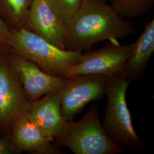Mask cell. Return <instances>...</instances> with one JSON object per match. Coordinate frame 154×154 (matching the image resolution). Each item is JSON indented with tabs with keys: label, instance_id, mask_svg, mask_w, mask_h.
I'll return each instance as SVG.
<instances>
[{
	"label": "cell",
	"instance_id": "obj_1",
	"mask_svg": "<svg viewBox=\"0 0 154 154\" xmlns=\"http://www.w3.org/2000/svg\"><path fill=\"white\" fill-rule=\"evenodd\" d=\"M66 25L64 47L72 51L88 50L100 41H117L137 32L132 22L125 20L110 5L99 0L83 1Z\"/></svg>",
	"mask_w": 154,
	"mask_h": 154
},
{
	"label": "cell",
	"instance_id": "obj_2",
	"mask_svg": "<svg viewBox=\"0 0 154 154\" xmlns=\"http://www.w3.org/2000/svg\"><path fill=\"white\" fill-rule=\"evenodd\" d=\"M4 42L16 54L57 77H66L69 68L79 63L82 58V52L61 49L24 29L9 28Z\"/></svg>",
	"mask_w": 154,
	"mask_h": 154
},
{
	"label": "cell",
	"instance_id": "obj_3",
	"mask_svg": "<svg viewBox=\"0 0 154 154\" xmlns=\"http://www.w3.org/2000/svg\"><path fill=\"white\" fill-rule=\"evenodd\" d=\"M130 84L124 73L107 78L105 94L108 102L102 125L107 136L119 147L144 149L127 105V90Z\"/></svg>",
	"mask_w": 154,
	"mask_h": 154
},
{
	"label": "cell",
	"instance_id": "obj_4",
	"mask_svg": "<svg viewBox=\"0 0 154 154\" xmlns=\"http://www.w3.org/2000/svg\"><path fill=\"white\" fill-rule=\"evenodd\" d=\"M54 143L65 146L75 154H117L125 151L106 134L95 103L79 121L68 122Z\"/></svg>",
	"mask_w": 154,
	"mask_h": 154
},
{
	"label": "cell",
	"instance_id": "obj_5",
	"mask_svg": "<svg viewBox=\"0 0 154 154\" xmlns=\"http://www.w3.org/2000/svg\"><path fill=\"white\" fill-rule=\"evenodd\" d=\"M108 77L100 74H78L65 77L58 92L61 113L66 121H73L85 106L99 100L105 95Z\"/></svg>",
	"mask_w": 154,
	"mask_h": 154
},
{
	"label": "cell",
	"instance_id": "obj_6",
	"mask_svg": "<svg viewBox=\"0 0 154 154\" xmlns=\"http://www.w3.org/2000/svg\"><path fill=\"white\" fill-rule=\"evenodd\" d=\"M29 101L6 54L0 61V137L7 136L11 125L26 110Z\"/></svg>",
	"mask_w": 154,
	"mask_h": 154
},
{
	"label": "cell",
	"instance_id": "obj_7",
	"mask_svg": "<svg viewBox=\"0 0 154 154\" xmlns=\"http://www.w3.org/2000/svg\"><path fill=\"white\" fill-rule=\"evenodd\" d=\"M134 46V43L121 45L118 41H110L103 48L83 54L81 62L69 68L66 77L100 74L109 78L123 74Z\"/></svg>",
	"mask_w": 154,
	"mask_h": 154
},
{
	"label": "cell",
	"instance_id": "obj_8",
	"mask_svg": "<svg viewBox=\"0 0 154 154\" xmlns=\"http://www.w3.org/2000/svg\"><path fill=\"white\" fill-rule=\"evenodd\" d=\"M6 57L16 72L29 102L37 100L48 94L58 93L62 88L65 77L45 72L35 63L17 54L11 48Z\"/></svg>",
	"mask_w": 154,
	"mask_h": 154
},
{
	"label": "cell",
	"instance_id": "obj_9",
	"mask_svg": "<svg viewBox=\"0 0 154 154\" xmlns=\"http://www.w3.org/2000/svg\"><path fill=\"white\" fill-rule=\"evenodd\" d=\"M28 30L62 50L67 25L51 10L46 0H33L28 17Z\"/></svg>",
	"mask_w": 154,
	"mask_h": 154
},
{
	"label": "cell",
	"instance_id": "obj_10",
	"mask_svg": "<svg viewBox=\"0 0 154 154\" xmlns=\"http://www.w3.org/2000/svg\"><path fill=\"white\" fill-rule=\"evenodd\" d=\"M23 152L35 154H63L60 146L22 113L11 125L8 134Z\"/></svg>",
	"mask_w": 154,
	"mask_h": 154
},
{
	"label": "cell",
	"instance_id": "obj_11",
	"mask_svg": "<svg viewBox=\"0 0 154 154\" xmlns=\"http://www.w3.org/2000/svg\"><path fill=\"white\" fill-rule=\"evenodd\" d=\"M23 113L54 142L68 122L61 113L58 93L48 94L37 100L29 102Z\"/></svg>",
	"mask_w": 154,
	"mask_h": 154
},
{
	"label": "cell",
	"instance_id": "obj_12",
	"mask_svg": "<svg viewBox=\"0 0 154 154\" xmlns=\"http://www.w3.org/2000/svg\"><path fill=\"white\" fill-rule=\"evenodd\" d=\"M154 51V20L147 22L143 32L134 42L132 52L127 60L124 74L129 82L143 78L144 72Z\"/></svg>",
	"mask_w": 154,
	"mask_h": 154
},
{
	"label": "cell",
	"instance_id": "obj_13",
	"mask_svg": "<svg viewBox=\"0 0 154 154\" xmlns=\"http://www.w3.org/2000/svg\"><path fill=\"white\" fill-rule=\"evenodd\" d=\"M33 0H0V18L9 28L28 30V17Z\"/></svg>",
	"mask_w": 154,
	"mask_h": 154
},
{
	"label": "cell",
	"instance_id": "obj_14",
	"mask_svg": "<svg viewBox=\"0 0 154 154\" xmlns=\"http://www.w3.org/2000/svg\"><path fill=\"white\" fill-rule=\"evenodd\" d=\"M111 6L123 18H137L147 14L154 0H109Z\"/></svg>",
	"mask_w": 154,
	"mask_h": 154
},
{
	"label": "cell",
	"instance_id": "obj_15",
	"mask_svg": "<svg viewBox=\"0 0 154 154\" xmlns=\"http://www.w3.org/2000/svg\"><path fill=\"white\" fill-rule=\"evenodd\" d=\"M51 10L66 24L82 5L83 0H46Z\"/></svg>",
	"mask_w": 154,
	"mask_h": 154
},
{
	"label": "cell",
	"instance_id": "obj_16",
	"mask_svg": "<svg viewBox=\"0 0 154 154\" xmlns=\"http://www.w3.org/2000/svg\"><path fill=\"white\" fill-rule=\"evenodd\" d=\"M22 151L9 136L0 137V154H21Z\"/></svg>",
	"mask_w": 154,
	"mask_h": 154
},
{
	"label": "cell",
	"instance_id": "obj_17",
	"mask_svg": "<svg viewBox=\"0 0 154 154\" xmlns=\"http://www.w3.org/2000/svg\"><path fill=\"white\" fill-rule=\"evenodd\" d=\"M9 28L6 25L0 18V38L4 41L6 34L9 32Z\"/></svg>",
	"mask_w": 154,
	"mask_h": 154
},
{
	"label": "cell",
	"instance_id": "obj_18",
	"mask_svg": "<svg viewBox=\"0 0 154 154\" xmlns=\"http://www.w3.org/2000/svg\"><path fill=\"white\" fill-rule=\"evenodd\" d=\"M10 49L11 48L0 38V61Z\"/></svg>",
	"mask_w": 154,
	"mask_h": 154
},
{
	"label": "cell",
	"instance_id": "obj_19",
	"mask_svg": "<svg viewBox=\"0 0 154 154\" xmlns=\"http://www.w3.org/2000/svg\"><path fill=\"white\" fill-rule=\"evenodd\" d=\"M83 1H86V0H83ZM99 1H105V2H107V1H108L109 0H99Z\"/></svg>",
	"mask_w": 154,
	"mask_h": 154
}]
</instances>
